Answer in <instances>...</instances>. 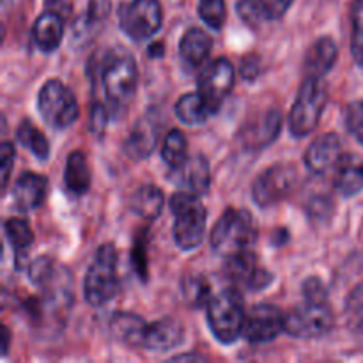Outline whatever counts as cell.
<instances>
[{"label": "cell", "instance_id": "6da1fadb", "mask_svg": "<svg viewBox=\"0 0 363 363\" xmlns=\"http://www.w3.org/2000/svg\"><path fill=\"white\" fill-rule=\"evenodd\" d=\"M170 211L174 215V240L184 252L197 248L204 240L208 211L199 195L190 191H177L170 199Z\"/></svg>", "mask_w": 363, "mask_h": 363}, {"label": "cell", "instance_id": "7a4b0ae2", "mask_svg": "<svg viewBox=\"0 0 363 363\" xmlns=\"http://www.w3.org/2000/svg\"><path fill=\"white\" fill-rule=\"evenodd\" d=\"M257 238L254 218L245 209L229 208L216 222L211 233V247L220 255L238 254L248 250Z\"/></svg>", "mask_w": 363, "mask_h": 363}, {"label": "cell", "instance_id": "3957f363", "mask_svg": "<svg viewBox=\"0 0 363 363\" xmlns=\"http://www.w3.org/2000/svg\"><path fill=\"white\" fill-rule=\"evenodd\" d=\"M117 291V252L113 245L105 243L98 248L94 262L87 269L84 280V296L92 307H103L116 298Z\"/></svg>", "mask_w": 363, "mask_h": 363}, {"label": "cell", "instance_id": "277c9868", "mask_svg": "<svg viewBox=\"0 0 363 363\" xmlns=\"http://www.w3.org/2000/svg\"><path fill=\"white\" fill-rule=\"evenodd\" d=\"M245 318L243 296L236 289H225L209 300V328L222 344H233L243 335Z\"/></svg>", "mask_w": 363, "mask_h": 363}, {"label": "cell", "instance_id": "5b68a950", "mask_svg": "<svg viewBox=\"0 0 363 363\" xmlns=\"http://www.w3.org/2000/svg\"><path fill=\"white\" fill-rule=\"evenodd\" d=\"M328 94L321 78L307 77L298 91L289 113V131L293 137H308L318 128L325 110Z\"/></svg>", "mask_w": 363, "mask_h": 363}, {"label": "cell", "instance_id": "8992f818", "mask_svg": "<svg viewBox=\"0 0 363 363\" xmlns=\"http://www.w3.org/2000/svg\"><path fill=\"white\" fill-rule=\"evenodd\" d=\"M38 108L48 126L66 130L77 123L80 106L71 89L60 80H48L38 94Z\"/></svg>", "mask_w": 363, "mask_h": 363}, {"label": "cell", "instance_id": "52a82bcc", "mask_svg": "<svg viewBox=\"0 0 363 363\" xmlns=\"http://www.w3.org/2000/svg\"><path fill=\"white\" fill-rule=\"evenodd\" d=\"M335 325L333 311L328 301H308L294 307L286 314L284 332L296 339H321L328 335Z\"/></svg>", "mask_w": 363, "mask_h": 363}, {"label": "cell", "instance_id": "ba28073f", "mask_svg": "<svg viewBox=\"0 0 363 363\" xmlns=\"http://www.w3.org/2000/svg\"><path fill=\"white\" fill-rule=\"evenodd\" d=\"M103 89L106 99L116 110H124L135 98L138 84V67L133 57H113L103 69Z\"/></svg>", "mask_w": 363, "mask_h": 363}, {"label": "cell", "instance_id": "9c48e42d", "mask_svg": "<svg viewBox=\"0 0 363 363\" xmlns=\"http://www.w3.org/2000/svg\"><path fill=\"white\" fill-rule=\"evenodd\" d=\"M296 184L298 170L289 163H277L255 179L252 186V199L259 208H272L289 197Z\"/></svg>", "mask_w": 363, "mask_h": 363}, {"label": "cell", "instance_id": "30bf717a", "mask_svg": "<svg viewBox=\"0 0 363 363\" xmlns=\"http://www.w3.org/2000/svg\"><path fill=\"white\" fill-rule=\"evenodd\" d=\"M162 20L160 0H131L121 9V28L133 41L152 38L162 28Z\"/></svg>", "mask_w": 363, "mask_h": 363}, {"label": "cell", "instance_id": "8fae6325", "mask_svg": "<svg viewBox=\"0 0 363 363\" xmlns=\"http://www.w3.org/2000/svg\"><path fill=\"white\" fill-rule=\"evenodd\" d=\"M236 82V71L230 60L218 57L209 62L199 74V92L208 103L211 112H218L220 106L229 98Z\"/></svg>", "mask_w": 363, "mask_h": 363}, {"label": "cell", "instance_id": "7c38bea8", "mask_svg": "<svg viewBox=\"0 0 363 363\" xmlns=\"http://www.w3.org/2000/svg\"><path fill=\"white\" fill-rule=\"evenodd\" d=\"M286 315L275 305H255L245 318L243 337L252 344H266L284 332Z\"/></svg>", "mask_w": 363, "mask_h": 363}, {"label": "cell", "instance_id": "4fadbf2b", "mask_svg": "<svg viewBox=\"0 0 363 363\" xmlns=\"http://www.w3.org/2000/svg\"><path fill=\"white\" fill-rule=\"evenodd\" d=\"M280 130H282V116L279 110H266L264 113L245 124L240 133V140L245 149L261 151L266 145L275 142Z\"/></svg>", "mask_w": 363, "mask_h": 363}, {"label": "cell", "instance_id": "5bb4252c", "mask_svg": "<svg viewBox=\"0 0 363 363\" xmlns=\"http://www.w3.org/2000/svg\"><path fill=\"white\" fill-rule=\"evenodd\" d=\"M170 181L177 184L183 191H190L199 197L206 195L211 186V172H209L208 160L201 155L191 156L179 167L172 169Z\"/></svg>", "mask_w": 363, "mask_h": 363}, {"label": "cell", "instance_id": "9a60e30c", "mask_svg": "<svg viewBox=\"0 0 363 363\" xmlns=\"http://www.w3.org/2000/svg\"><path fill=\"white\" fill-rule=\"evenodd\" d=\"M342 158V144L335 133H325L315 138L305 152V165L312 174H325L337 167Z\"/></svg>", "mask_w": 363, "mask_h": 363}, {"label": "cell", "instance_id": "2e32d148", "mask_svg": "<svg viewBox=\"0 0 363 363\" xmlns=\"http://www.w3.org/2000/svg\"><path fill=\"white\" fill-rule=\"evenodd\" d=\"M184 340V328L177 319L165 318L160 321L147 325L144 335L142 347L156 353H165V351L176 350Z\"/></svg>", "mask_w": 363, "mask_h": 363}, {"label": "cell", "instance_id": "e0dca14e", "mask_svg": "<svg viewBox=\"0 0 363 363\" xmlns=\"http://www.w3.org/2000/svg\"><path fill=\"white\" fill-rule=\"evenodd\" d=\"M48 183L35 172H23L13 186V201L20 211H34L45 202Z\"/></svg>", "mask_w": 363, "mask_h": 363}, {"label": "cell", "instance_id": "ac0fdd59", "mask_svg": "<svg viewBox=\"0 0 363 363\" xmlns=\"http://www.w3.org/2000/svg\"><path fill=\"white\" fill-rule=\"evenodd\" d=\"M333 184H335L337 194L346 199L360 194L363 190V160L360 156L342 155V158L337 163Z\"/></svg>", "mask_w": 363, "mask_h": 363}, {"label": "cell", "instance_id": "d6986e66", "mask_svg": "<svg viewBox=\"0 0 363 363\" xmlns=\"http://www.w3.org/2000/svg\"><path fill=\"white\" fill-rule=\"evenodd\" d=\"M158 144V128L152 121L140 119L124 142V152L131 160H145Z\"/></svg>", "mask_w": 363, "mask_h": 363}, {"label": "cell", "instance_id": "ffe728a7", "mask_svg": "<svg viewBox=\"0 0 363 363\" xmlns=\"http://www.w3.org/2000/svg\"><path fill=\"white\" fill-rule=\"evenodd\" d=\"M32 35H34V41L39 50L46 53L55 52L64 38L62 16L55 11L43 13L32 27Z\"/></svg>", "mask_w": 363, "mask_h": 363}, {"label": "cell", "instance_id": "44dd1931", "mask_svg": "<svg viewBox=\"0 0 363 363\" xmlns=\"http://www.w3.org/2000/svg\"><path fill=\"white\" fill-rule=\"evenodd\" d=\"M339 48L332 38H319L305 57V73L307 77L323 78L326 73H330L333 64L337 62Z\"/></svg>", "mask_w": 363, "mask_h": 363}, {"label": "cell", "instance_id": "7402d4cb", "mask_svg": "<svg viewBox=\"0 0 363 363\" xmlns=\"http://www.w3.org/2000/svg\"><path fill=\"white\" fill-rule=\"evenodd\" d=\"M145 330H147V325L144 319L131 312H117L110 321V332L113 339L130 347H142Z\"/></svg>", "mask_w": 363, "mask_h": 363}, {"label": "cell", "instance_id": "603a6c76", "mask_svg": "<svg viewBox=\"0 0 363 363\" xmlns=\"http://www.w3.org/2000/svg\"><path fill=\"white\" fill-rule=\"evenodd\" d=\"M213 50V41L208 32L199 27L188 28L179 41L181 59L190 67H199L206 62Z\"/></svg>", "mask_w": 363, "mask_h": 363}, {"label": "cell", "instance_id": "cb8c5ba5", "mask_svg": "<svg viewBox=\"0 0 363 363\" xmlns=\"http://www.w3.org/2000/svg\"><path fill=\"white\" fill-rule=\"evenodd\" d=\"M163 204H165V195L155 184H144L138 188L133 195H131L130 208L140 218L156 220L163 211Z\"/></svg>", "mask_w": 363, "mask_h": 363}, {"label": "cell", "instance_id": "d4e9b609", "mask_svg": "<svg viewBox=\"0 0 363 363\" xmlns=\"http://www.w3.org/2000/svg\"><path fill=\"white\" fill-rule=\"evenodd\" d=\"M64 181H66L67 190L74 195L87 194L91 188V169H89L87 158L82 151H74L67 156Z\"/></svg>", "mask_w": 363, "mask_h": 363}, {"label": "cell", "instance_id": "484cf974", "mask_svg": "<svg viewBox=\"0 0 363 363\" xmlns=\"http://www.w3.org/2000/svg\"><path fill=\"white\" fill-rule=\"evenodd\" d=\"M211 113L213 112L209 110L208 103L202 98L201 92H188V94L181 96L176 103L177 119L188 126L204 124Z\"/></svg>", "mask_w": 363, "mask_h": 363}, {"label": "cell", "instance_id": "4316f807", "mask_svg": "<svg viewBox=\"0 0 363 363\" xmlns=\"http://www.w3.org/2000/svg\"><path fill=\"white\" fill-rule=\"evenodd\" d=\"M227 277L233 280L234 284H240V286L248 287L252 277L257 272V266H255V257L250 250L238 252V254L229 255L227 257V266H225Z\"/></svg>", "mask_w": 363, "mask_h": 363}, {"label": "cell", "instance_id": "83f0119b", "mask_svg": "<svg viewBox=\"0 0 363 363\" xmlns=\"http://www.w3.org/2000/svg\"><path fill=\"white\" fill-rule=\"evenodd\" d=\"M60 272H62V269H60L50 257H38L28 264V277H30L32 282L43 291L52 289L53 286H57V284H60L62 280L67 279V277L62 279V277L59 275Z\"/></svg>", "mask_w": 363, "mask_h": 363}, {"label": "cell", "instance_id": "f1b7e54d", "mask_svg": "<svg viewBox=\"0 0 363 363\" xmlns=\"http://www.w3.org/2000/svg\"><path fill=\"white\" fill-rule=\"evenodd\" d=\"M18 140L21 145L28 149L32 155L38 160L45 162L50 156V142L46 140V137L43 135V131L35 126L32 121H23V123L18 126Z\"/></svg>", "mask_w": 363, "mask_h": 363}, {"label": "cell", "instance_id": "f546056e", "mask_svg": "<svg viewBox=\"0 0 363 363\" xmlns=\"http://www.w3.org/2000/svg\"><path fill=\"white\" fill-rule=\"evenodd\" d=\"M162 158L170 169H176L188 160V142L181 130H172L163 142Z\"/></svg>", "mask_w": 363, "mask_h": 363}, {"label": "cell", "instance_id": "4dcf8cb0", "mask_svg": "<svg viewBox=\"0 0 363 363\" xmlns=\"http://www.w3.org/2000/svg\"><path fill=\"white\" fill-rule=\"evenodd\" d=\"M4 233H6L7 241L11 247L14 248L18 255L23 254L34 241V234H32L30 225L28 222L21 218H9L4 223Z\"/></svg>", "mask_w": 363, "mask_h": 363}, {"label": "cell", "instance_id": "1f68e13d", "mask_svg": "<svg viewBox=\"0 0 363 363\" xmlns=\"http://www.w3.org/2000/svg\"><path fill=\"white\" fill-rule=\"evenodd\" d=\"M199 16L208 27L220 30L227 20L225 0H199Z\"/></svg>", "mask_w": 363, "mask_h": 363}, {"label": "cell", "instance_id": "d6a6232c", "mask_svg": "<svg viewBox=\"0 0 363 363\" xmlns=\"http://www.w3.org/2000/svg\"><path fill=\"white\" fill-rule=\"evenodd\" d=\"M353 21V39H351V52L358 64L363 66V0H354L351 9Z\"/></svg>", "mask_w": 363, "mask_h": 363}, {"label": "cell", "instance_id": "836d02e7", "mask_svg": "<svg viewBox=\"0 0 363 363\" xmlns=\"http://www.w3.org/2000/svg\"><path fill=\"white\" fill-rule=\"evenodd\" d=\"M183 298L186 303L194 305V307H201V305L209 303V286L206 280L199 279H186L183 280Z\"/></svg>", "mask_w": 363, "mask_h": 363}, {"label": "cell", "instance_id": "e575fe53", "mask_svg": "<svg viewBox=\"0 0 363 363\" xmlns=\"http://www.w3.org/2000/svg\"><path fill=\"white\" fill-rule=\"evenodd\" d=\"M236 11L241 20L250 27H259L262 21H268L262 0H238Z\"/></svg>", "mask_w": 363, "mask_h": 363}, {"label": "cell", "instance_id": "d590c367", "mask_svg": "<svg viewBox=\"0 0 363 363\" xmlns=\"http://www.w3.org/2000/svg\"><path fill=\"white\" fill-rule=\"evenodd\" d=\"M346 124L350 133L363 145V101L351 103L347 108Z\"/></svg>", "mask_w": 363, "mask_h": 363}, {"label": "cell", "instance_id": "8d00e7d4", "mask_svg": "<svg viewBox=\"0 0 363 363\" xmlns=\"http://www.w3.org/2000/svg\"><path fill=\"white\" fill-rule=\"evenodd\" d=\"M303 296L308 301H328V291L318 277H311L303 284Z\"/></svg>", "mask_w": 363, "mask_h": 363}, {"label": "cell", "instance_id": "74e56055", "mask_svg": "<svg viewBox=\"0 0 363 363\" xmlns=\"http://www.w3.org/2000/svg\"><path fill=\"white\" fill-rule=\"evenodd\" d=\"M110 11H112L110 0H91L87 9V23H101V21H105L108 18Z\"/></svg>", "mask_w": 363, "mask_h": 363}, {"label": "cell", "instance_id": "f35d334b", "mask_svg": "<svg viewBox=\"0 0 363 363\" xmlns=\"http://www.w3.org/2000/svg\"><path fill=\"white\" fill-rule=\"evenodd\" d=\"M14 158H16V152H14V145L11 142H4L0 145V163H2V186L4 190L7 188L11 177V169H13Z\"/></svg>", "mask_w": 363, "mask_h": 363}, {"label": "cell", "instance_id": "ab89813d", "mask_svg": "<svg viewBox=\"0 0 363 363\" xmlns=\"http://www.w3.org/2000/svg\"><path fill=\"white\" fill-rule=\"evenodd\" d=\"M347 315H350V321H363V284L354 287L353 293L347 298Z\"/></svg>", "mask_w": 363, "mask_h": 363}, {"label": "cell", "instance_id": "60d3db41", "mask_svg": "<svg viewBox=\"0 0 363 363\" xmlns=\"http://www.w3.org/2000/svg\"><path fill=\"white\" fill-rule=\"evenodd\" d=\"M106 124H108V112H106L105 106L99 105V103H96V105L92 106V112H91L92 133L98 135V137H101L106 130Z\"/></svg>", "mask_w": 363, "mask_h": 363}, {"label": "cell", "instance_id": "b9f144b4", "mask_svg": "<svg viewBox=\"0 0 363 363\" xmlns=\"http://www.w3.org/2000/svg\"><path fill=\"white\" fill-rule=\"evenodd\" d=\"M293 2L294 0H262V6H264L268 20L273 21L280 20L287 13V9L293 6Z\"/></svg>", "mask_w": 363, "mask_h": 363}, {"label": "cell", "instance_id": "7bdbcfd3", "mask_svg": "<svg viewBox=\"0 0 363 363\" xmlns=\"http://www.w3.org/2000/svg\"><path fill=\"white\" fill-rule=\"evenodd\" d=\"M272 280H273L272 273L266 272V269L257 268V272H255V275L252 277V280H250V284H248L247 289H250V291H262V289H266V287H268L269 284H272Z\"/></svg>", "mask_w": 363, "mask_h": 363}, {"label": "cell", "instance_id": "ee69618b", "mask_svg": "<svg viewBox=\"0 0 363 363\" xmlns=\"http://www.w3.org/2000/svg\"><path fill=\"white\" fill-rule=\"evenodd\" d=\"M135 266H137V272L140 277H145L147 273H145V240L144 238H138L137 240V245H135Z\"/></svg>", "mask_w": 363, "mask_h": 363}, {"label": "cell", "instance_id": "f6af8a7d", "mask_svg": "<svg viewBox=\"0 0 363 363\" xmlns=\"http://www.w3.org/2000/svg\"><path fill=\"white\" fill-rule=\"evenodd\" d=\"M163 55V45L162 43H152L151 46H149V57H162Z\"/></svg>", "mask_w": 363, "mask_h": 363}, {"label": "cell", "instance_id": "bcb514c9", "mask_svg": "<svg viewBox=\"0 0 363 363\" xmlns=\"http://www.w3.org/2000/svg\"><path fill=\"white\" fill-rule=\"evenodd\" d=\"M2 339H4V342H2V353L6 354L7 350H9V330H7L6 326H4V328H2Z\"/></svg>", "mask_w": 363, "mask_h": 363}]
</instances>
